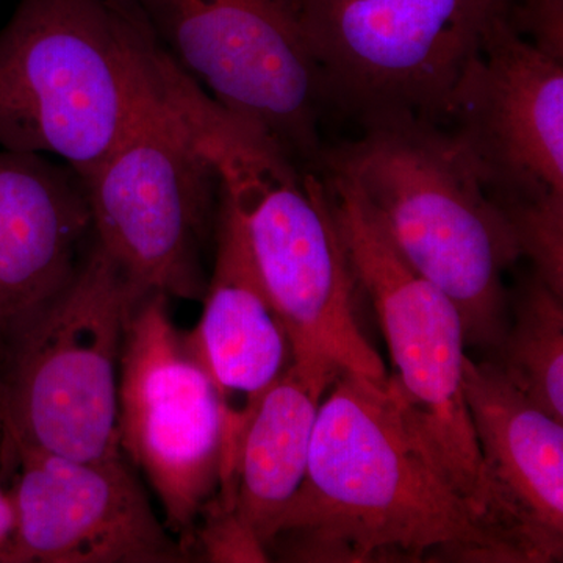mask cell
Segmentation results:
<instances>
[{
    "label": "cell",
    "mask_w": 563,
    "mask_h": 563,
    "mask_svg": "<svg viewBox=\"0 0 563 563\" xmlns=\"http://www.w3.org/2000/svg\"><path fill=\"white\" fill-rule=\"evenodd\" d=\"M161 52L133 0H20L0 29V147L85 176L157 91Z\"/></svg>",
    "instance_id": "cell-3"
},
{
    "label": "cell",
    "mask_w": 563,
    "mask_h": 563,
    "mask_svg": "<svg viewBox=\"0 0 563 563\" xmlns=\"http://www.w3.org/2000/svg\"><path fill=\"white\" fill-rule=\"evenodd\" d=\"M169 57L292 161H317L320 74L269 0H133Z\"/></svg>",
    "instance_id": "cell-11"
},
{
    "label": "cell",
    "mask_w": 563,
    "mask_h": 563,
    "mask_svg": "<svg viewBox=\"0 0 563 563\" xmlns=\"http://www.w3.org/2000/svg\"><path fill=\"white\" fill-rule=\"evenodd\" d=\"M14 531L3 563H181L190 553L158 520L124 455L77 461L20 451L10 459Z\"/></svg>",
    "instance_id": "cell-12"
},
{
    "label": "cell",
    "mask_w": 563,
    "mask_h": 563,
    "mask_svg": "<svg viewBox=\"0 0 563 563\" xmlns=\"http://www.w3.org/2000/svg\"><path fill=\"white\" fill-rule=\"evenodd\" d=\"M214 233L217 252L201 318L187 336L224 402L228 463L255 407L291 365L292 351L242 222L222 195Z\"/></svg>",
    "instance_id": "cell-15"
},
{
    "label": "cell",
    "mask_w": 563,
    "mask_h": 563,
    "mask_svg": "<svg viewBox=\"0 0 563 563\" xmlns=\"http://www.w3.org/2000/svg\"><path fill=\"white\" fill-rule=\"evenodd\" d=\"M272 551L302 562H529L451 483L395 377L350 372L322 398L306 477Z\"/></svg>",
    "instance_id": "cell-1"
},
{
    "label": "cell",
    "mask_w": 563,
    "mask_h": 563,
    "mask_svg": "<svg viewBox=\"0 0 563 563\" xmlns=\"http://www.w3.org/2000/svg\"><path fill=\"white\" fill-rule=\"evenodd\" d=\"M463 393L488 484L531 562L561 561L563 421L487 361H463Z\"/></svg>",
    "instance_id": "cell-14"
},
{
    "label": "cell",
    "mask_w": 563,
    "mask_h": 563,
    "mask_svg": "<svg viewBox=\"0 0 563 563\" xmlns=\"http://www.w3.org/2000/svg\"><path fill=\"white\" fill-rule=\"evenodd\" d=\"M3 409H5V388H3L2 365H0V429H2Z\"/></svg>",
    "instance_id": "cell-20"
},
{
    "label": "cell",
    "mask_w": 563,
    "mask_h": 563,
    "mask_svg": "<svg viewBox=\"0 0 563 563\" xmlns=\"http://www.w3.org/2000/svg\"><path fill=\"white\" fill-rule=\"evenodd\" d=\"M168 296L146 292L125 332L120 446L146 477L169 531L188 551L224 476L228 417L217 385L174 324Z\"/></svg>",
    "instance_id": "cell-10"
},
{
    "label": "cell",
    "mask_w": 563,
    "mask_h": 563,
    "mask_svg": "<svg viewBox=\"0 0 563 563\" xmlns=\"http://www.w3.org/2000/svg\"><path fill=\"white\" fill-rule=\"evenodd\" d=\"M324 163L350 181L415 272L454 302L466 344L495 354L509 324L503 276L521 251L450 133L417 117L369 122Z\"/></svg>",
    "instance_id": "cell-4"
},
{
    "label": "cell",
    "mask_w": 563,
    "mask_h": 563,
    "mask_svg": "<svg viewBox=\"0 0 563 563\" xmlns=\"http://www.w3.org/2000/svg\"><path fill=\"white\" fill-rule=\"evenodd\" d=\"M563 296L536 273L514 296L512 314L496 350L504 376L540 409L563 421Z\"/></svg>",
    "instance_id": "cell-17"
},
{
    "label": "cell",
    "mask_w": 563,
    "mask_h": 563,
    "mask_svg": "<svg viewBox=\"0 0 563 563\" xmlns=\"http://www.w3.org/2000/svg\"><path fill=\"white\" fill-rule=\"evenodd\" d=\"M443 120L521 257L563 296V60L488 14Z\"/></svg>",
    "instance_id": "cell-6"
},
{
    "label": "cell",
    "mask_w": 563,
    "mask_h": 563,
    "mask_svg": "<svg viewBox=\"0 0 563 563\" xmlns=\"http://www.w3.org/2000/svg\"><path fill=\"white\" fill-rule=\"evenodd\" d=\"M309 52L328 106L362 125L442 121L483 43L487 0H269Z\"/></svg>",
    "instance_id": "cell-8"
},
{
    "label": "cell",
    "mask_w": 563,
    "mask_h": 563,
    "mask_svg": "<svg viewBox=\"0 0 563 563\" xmlns=\"http://www.w3.org/2000/svg\"><path fill=\"white\" fill-rule=\"evenodd\" d=\"M90 239L79 174L46 155L0 147V350L73 280Z\"/></svg>",
    "instance_id": "cell-13"
},
{
    "label": "cell",
    "mask_w": 563,
    "mask_h": 563,
    "mask_svg": "<svg viewBox=\"0 0 563 563\" xmlns=\"http://www.w3.org/2000/svg\"><path fill=\"white\" fill-rule=\"evenodd\" d=\"M181 120L220 177L292 361H329L383 379L385 365L357 314L361 291L333 218L324 179L301 173L290 155L206 95L191 96Z\"/></svg>",
    "instance_id": "cell-2"
},
{
    "label": "cell",
    "mask_w": 563,
    "mask_h": 563,
    "mask_svg": "<svg viewBox=\"0 0 563 563\" xmlns=\"http://www.w3.org/2000/svg\"><path fill=\"white\" fill-rule=\"evenodd\" d=\"M342 372L329 361H292L244 424L210 503L231 514L266 558L277 520L306 477L322 398Z\"/></svg>",
    "instance_id": "cell-16"
},
{
    "label": "cell",
    "mask_w": 563,
    "mask_h": 563,
    "mask_svg": "<svg viewBox=\"0 0 563 563\" xmlns=\"http://www.w3.org/2000/svg\"><path fill=\"white\" fill-rule=\"evenodd\" d=\"M144 295L91 239L73 280L5 346L3 461L121 457L122 347Z\"/></svg>",
    "instance_id": "cell-5"
},
{
    "label": "cell",
    "mask_w": 563,
    "mask_h": 563,
    "mask_svg": "<svg viewBox=\"0 0 563 563\" xmlns=\"http://www.w3.org/2000/svg\"><path fill=\"white\" fill-rule=\"evenodd\" d=\"M80 179L92 242L135 287L202 299V252L217 225L220 177L166 98L161 58L157 91L120 143Z\"/></svg>",
    "instance_id": "cell-9"
},
{
    "label": "cell",
    "mask_w": 563,
    "mask_h": 563,
    "mask_svg": "<svg viewBox=\"0 0 563 563\" xmlns=\"http://www.w3.org/2000/svg\"><path fill=\"white\" fill-rule=\"evenodd\" d=\"M487 5L510 31L563 60V0H487Z\"/></svg>",
    "instance_id": "cell-18"
},
{
    "label": "cell",
    "mask_w": 563,
    "mask_h": 563,
    "mask_svg": "<svg viewBox=\"0 0 563 563\" xmlns=\"http://www.w3.org/2000/svg\"><path fill=\"white\" fill-rule=\"evenodd\" d=\"M14 531V507L11 499L10 488L3 487L0 483V554L10 543Z\"/></svg>",
    "instance_id": "cell-19"
},
{
    "label": "cell",
    "mask_w": 563,
    "mask_h": 563,
    "mask_svg": "<svg viewBox=\"0 0 563 563\" xmlns=\"http://www.w3.org/2000/svg\"><path fill=\"white\" fill-rule=\"evenodd\" d=\"M352 272L379 318L413 424L474 509L518 543L488 484L463 393L465 331L454 302L415 272L350 181L321 174Z\"/></svg>",
    "instance_id": "cell-7"
}]
</instances>
